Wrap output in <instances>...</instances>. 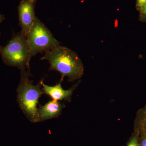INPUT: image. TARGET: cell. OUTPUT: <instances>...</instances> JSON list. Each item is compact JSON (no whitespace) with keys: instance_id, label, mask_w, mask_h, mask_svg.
Returning <instances> with one entry per match:
<instances>
[{"instance_id":"10","label":"cell","mask_w":146,"mask_h":146,"mask_svg":"<svg viewBox=\"0 0 146 146\" xmlns=\"http://www.w3.org/2000/svg\"><path fill=\"white\" fill-rule=\"evenodd\" d=\"M140 11V15L143 18L146 19V1L142 6L138 9Z\"/></svg>"},{"instance_id":"13","label":"cell","mask_w":146,"mask_h":146,"mask_svg":"<svg viewBox=\"0 0 146 146\" xmlns=\"http://www.w3.org/2000/svg\"><path fill=\"white\" fill-rule=\"evenodd\" d=\"M5 19V18L4 16L0 13V23H2Z\"/></svg>"},{"instance_id":"6","label":"cell","mask_w":146,"mask_h":146,"mask_svg":"<svg viewBox=\"0 0 146 146\" xmlns=\"http://www.w3.org/2000/svg\"><path fill=\"white\" fill-rule=\"evenodd\" d=\"M42 86V90L44 94L49 96L52 100L55 101L65 100L70 102L71 100V96L74 91L78 85L79 82L76 84L72 88L69 90H64L61 86L62 82L60 81L59 83L53 86H50L44 84L43 81H41Z\"/></svg>"},{"instance_id":"2","label":"cell","mask_w":146,"mask_h":146,"mask_svg":"<svg viewBox=\"0 0 146 146\" xmlns=\"http://www.w3.org/2000/svg\"><path fill=\"white\" fill-rule=\"evenodd\" d=\"M31 76L30 69L21 70V78L16 90L17 101L27 119L36 123L39 122L37 105L39 98L44 93L41 82L34 85L29 78Z\"/></svg>"},{"instance_id":"14","label":"cell","mask_w":146,"mask_h":146,"mask_svg":"<svg viewBox=\"0 0 146 146\" xmlns=\"http://www.w3.org/2000/svg\"><path fill=\"white\" fill-rule=\"evenodd\" d=\"M1 32H0V36H1ZM1 47L2 46H0V49H1Z\"/></svg>"},{"instance_id":"4","label":"cell","mask_w":146,"mask_h":146,"mask_svg":"<svg viewBox=\"0 0 146 146\" xmlns=\"http://www.w3.org/2000/svg\"><path fill=\"white\" fill-rule=\"evenodd\" d=\"M27 36L31 57L39 53L47 52L60 46V42L36 17Z\"/></svg>"},{"instance_id":"8","label":"cell","mask_w":146,"mask_h":146,"mask_svg":"<svg viewBox=\"0 0 146 146\" xmlns=\"http://www.w3.org/2000/svg\"><path fill=\"white\" fill-rule=\"evenodd\" d=\"M135 127L137 132L146 136V105L137 112Z\"/></svg>"},{"instance_id":"1","label":"cell","mask_w":146,"mask_h":146,"mask_svg":"<svg viewBox=\"0 0 146 146\" xmlns=\"http://www.w3.org/2000/svg\"><path fill=\"white\" fill-rule=\"evenodd\" d=\"M42 59H46L50 64L49 71H56L62 77H68V81L73 82L81 78L84 73V66L78 54L72 50L60 45L45 53Z\"/></svg>"},{"instance_id":"3","label":"cell","mask_w":146,"mask_h":146,"mask_svg":"<svg viewBox=\"0 0 146 146\" xmlns=\"http://www.w3.org/2000/svg\"><path fill=\"white\" fill-rule=\"evenodd\" d=\"M4 63L22 70L30 69L31 48L27 36L22 31L14 35L8 44L0 49Z\"/></svg>"},{"instance_id":"7","label":"cell","mask_w":146,"mask_h":146,"mask_svg":"<svg viewBox=\"0 0 146 146\" xmlns=\"http://www.w3.org/2000/svg\"><path fill=\"white\" fill-rule=\"evenodd\" d=\"M64 105L57 101L51 100L44 106L39 105L38 108L39 121H44L57 118L61 114Z\"/></svg>"},{"instance_id":"12","label":"cell","mask_w":146,"mask_h":146,"mask_svg":"<svg viewBox=\"0 0 146 146\" xmlns=\"http://www.w3.org/2000/svg\"><path fill=\"white\" fill-rule=\"evenodd\" d=\"M142 135V139H141V146H146V136L143 134Z\"/></svg>"},{"instance_id":"5","label":"cell","mask_w":146,"mask_h":146,"mask_svg":"<svg viewBox=\"0 0 146 146\" xmlns=\"http://www.w3.org/2000/svg\"><path fill=\"white\" fill-rule=\"evenodd\" d=\"M36 0H23L18 7L19 24L22 32L27 35L35 21V7Z\"/></svg>"},{"instance_id":"9","label":"cell","mask_w":146,"mask_h":146,"mask_svg":"<svg viewBox=\"0 0 146 146\" xmlns=\"http://www.w3.org/2000/svg\"><path fill=\"white\" fill-rule=\"evenodd\" d=\"M139 133L136 131V134L131 139L127 146H139V143H138V135H139Z\"/></svg>"},{"instance_id":"11","label":"cell","mask_w":146,"mask_h":146,"mask_svg":"<svg viewBox=\"0 0 146 146\" xmlns=\"http://www.w3.org/2000/svg\"><path fill=\"white\" fill-rule=\"evenodd\" d=\"M146 1V0H137L136 7H137V8L138 9L144 4Z\"/></svg>"}]
</instances>
